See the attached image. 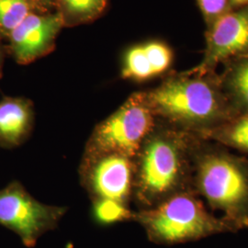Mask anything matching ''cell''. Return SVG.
Returning <instances> with one entry per match:
<instances>
[{
  "label": "cell",
  "mask_w": 248,
  "mask_h": 248,
  "mask_svg": "<svg viewBox=\"0 0 248 248\" xmlns=\"http://www.w3.org/2000/svg\"><path fill=\"white\" fill-rule=\"evenodd\" d=\"M64 248H74V245H73V243L69 242V243L66 244V246L64 247Z\"/></svg>",
  "instance_id": "cell-21"
},
{
  "label": "cell",
  "mask_w": 248,
  "mask_h": 248,
  "mask_svg": "<svg viewBox=\"0 0 248 248\" xmlns=\"http://www.w3.org/2000/svg\"><path fill=\"white\" fill-rule=\"evenodd\" d=\"M219 80L234 116L248 113V56L225 62Z\"/></svg>",
  "instance_id": "cell-12"
},
{
  "label": "cell",
  "mask_w": 248,
  "mask_h": 248,
  "mask_svg": "<svg viewBox=\"0 0 248 248\" xmlns=\"http://www.w3.org/2000/svg\"><path fill=\"white\" fill-rule=\"evenodd\" d=\"M201 62L188 71L215 73L219 64L248 56V7L229 9L207 27Z\"/></svg>",
  "instance_id": "cell-8"
},
{
  "label": "cell",
  "mask_w": 248,
  "mask_h": 248,
  "mask_svg": "<svg viewBox=\"0 0 248 248\" xmlns=\"http://www.w3.org/2000/svg\"><path fill=\"white\" fill-rule=\"evenodd\" d=\"M64 23H80L98 17L107 6L108 0H56Z\"/></svg>",
  "instance_id": "cell-14"
},
{
  "label": "cell",
  "mask_w": 248,
  "mask_h": 248,
  "mask_svg": "<svg viewBox=\"0 0 248 248\" xmlns=\"http://www.w3.org/2000/svg\"><path fill=\"white\" fill-rule=\"evenodd\" d=\"M204 139L226 148L239 151L248 156V113L236 116L205 134Z\"/></svg>",
  "instance_id": "cell-13"
},
{
  "label": "cell",
  "mask_w": 248,
  "mask_h": 248,
  "mask_svg": "<svg viewBox=\"0 0 248 248\" xmlns=\"http://www.w3.org/2000/svg\"><path fill=\"white\" fill-rule=\"evenodd\" d=\"M193 187L235 230L248 228V158L201 138L194 155Z\"/></svg>",
  "instance_id": "cell-3"
},
{
  "label": "cell",
  "mask_w": 248,
  "mask_h": 248,
  "mask_svg": "<svg viewBox=\"0 0 248 248\" xmlns=\"http://www.w3.org/2000/svg\"><path fill=\"white\" fill-rule=\"evenodd\" d=\"M134 159L119 154L84 155L82 183L94 201H113L129 206L134 187Z\"/></svg>",
  "instance_id": "cell-7"
},
{
  "label": "cell",
  "mask_w": 248,
  "mask_h": 248,
  "mask_svg": "<svg viewBox=\"0 0 248 248\" xmlns=\"http://www.w3.org/2000/svg\"><path fill=\"white\" fill-rule=\"evenodd\" d=\"M34 127V108L25 98L4 97L0 100V147L14 149L30 138Z\"/></svg>",
  "instance_id": "cell-11"
},
{
  "label": "cell",
  "mask_w": 248,
  "mask_h": 248,
  "mask_svg": "<svg viewBox=\"0 0 248 248\" xmlns=\"http://www.w3.org/2000/svg\"><path fill=\"white\" fill-rule=\"evenodd\" d=\"M145 95L158 122L202 138L235 117L217 72L169 74Z\"/></svg>",
  "instance_id": "cell-2"
},
{
  "label": "cell",
  "mask_w": 248,
  "mask_h": 248,
  "mask_svg": "<svg viewBox=\"0 0 248 248\" xmlns=\"http://www.w3.org/2000/svg\"><path fill=\"white\" fill-rule=\"evenodd\" d=\"M201 10L206 27H209L216 18L222 16L229 8V0H196Z\"/></svg>",
  "instance_id": "cell-17"
},
{
  "label": "cell",
  "mask_w": 248,
  "mask_h": 248,
  "mask_svg": "<svg viewBox=\"0 0 248 248\" xmlns=\"http://www.w3.org/2000/svg\"><path fill=\"white\" fill-rule=\"evenodd\" d=\"M31 0H0V41L10 33L31 13Z\"/></svg>",
  "instance_id": "cell-15"
},
{
  "label": "cell",
  "mask_w": 248,
  "mask_h": 248,
  "mask_svg": "<svg viewBox=\"0 0 248 248\" xmlns=\"http://www.w3.org/2000/svg\"><path fill=\"white\" fill-rule=\"evenodd\" d=\"M92 216L98 224L106 226L118 222L133 221L134 212L130 210L127 205L113 201L98 200L93 202Z\"/></svg>",
  "instance_id": "cell-16"
},
{
  "label": "cell",
  "mask_w": 248,
  "mask_h": 248,
  "mask_svg": "<svg viewBox=\"0 0 248 248\" xmlns=\"http://www.w3.org/2000/svg\"><path fill=\"white\" fill-rule=\"evenodd\" d=\"M7 53H8L7 46L2 45L1 41H0V78L3 77V67H4L5 57H6Z\"/></svg>",
  "instance_id": "cell-18"
},
{
  "label": "cell",
  "mask_w": 248,
  "mask_h": 248,
  "mask_svg": "<svg viewBox=\"0 0 248 248\" xmlns=\"http://www.w3.org/2000/svg\"><path fill=\"white\" fill-rule=\"evenodd\" d=\"M248 7V0H229L230 9H239Z\"/></svg>",
  "instance_id": "cell-19"
},
{
  "label": "cell",
  "mask_w": 248,
  "mask_h": 248,
  "mask_svg": "<svg viewBox=\"0 0 248 248\" xmlns=\"http://www.w3.org/2000/svg\"><path fill=\"white\" fill-rule=\"evenodd\" d=\"M31 2H33V1H34V0H31Z\"/></svg>",
  "instance_id": "cell-22"
},
{
  "label": "cell",
  "mask_w": 248,
  "mask_h": 248,
  "mask_svg": "<svg viewBox=\"0 0 248 248\" xmlns=\"http://www.w3.org/2000/svg\"><path fill=\"white\" fill-rule=\"evenodd\" d=\"M157 124L145 91L135 92L94 129L84 155L119 154L134 159Z\"/></svg>",
  "instance_id": "cell-5"
},
{
  "label": "cell",
  "mask_w": 248,
  "mask_h": 248,
  "mask_svg": "<svg viewBox=\"0 0 248 248\" xmlns=\"http://www.w3.org/2000/svg\"><path fill=\"white\" fill-rule=\"evenodd\" d=\"M66 207L42 203L17 180L0 189V225L18 234L26 248L58 226Z\"/></svg>",
  "instance_id": "cell-6"
},
{
  "label": "cell",
  "mask_w": 248,
  "mask_h": 248,
  "mask_svg": "<svg viewBox=\"0 0 248 248\" xmlns=\"http://www.w3.org/2000/svg\"><path fill=\"white\" fill-rule=\"evenodd\" d=\"M34 1H36V2H42L44 4H51V3L54 2L55 0H34Z\"/></svg>",
  "instance_id": "cell-20"
},
{
  "label": "cell",
  "mask_w": 248,
  "mask_h": 248,
  "mask_svg": "<svg viewBox=\"0 0 248 248\" xmlns=\"http://www.w3.org/2000/svg\"><path fill=\"white\" fill-rule=\"evenodd\" d=\"M173 60V51L165 43L152 41L135 45L124 55L122 77L135 82L154 79L169 71Z\"/></svg>",
  "instance_id": "cell-10"
},
{
  "label": "cell",
  "mask_w": 248,
  "mask_h": 248,
  "mask_svg": "<svg viewBox=\"0 0 248 248\" xmlns=\"http://www.w3.org/2000/svg\"><path fill=\"white\" fill-rule=\"evenodd\" d=\"M64 24L58 12L51 15L30 13L9 36L8 53L19 64H28L50 53Z\"/></svg>",
  "instance_id": "cell-9"
},
{
  "label": "cell",
  "mask_w": 248,
  "mask_h": 248,
  "mask_svg": "<svg viewBox=\"0 0 248 248\" xmlns=\"http://www.w3.org/2000/svg\"><path fill=\"white\" fill-rule=\"evenodd\" d=\"M133 222L142 226L150 242L162 246L235 232L222 217L210 213L195 192L180 193L153 208L134 212Z\"/></svg>",
  "instance_id": "cell-4"
},
{
  "label": "cell",
  "mask_w": 248,
  "mask_h": 248,
  "mask_svg": "<svg viewBox=\"0 0 248 248\" xmlns=\"http://www.w3.org/2000/svg\"><path fill=\"white\" fill-rule=\"evenodd\" d=\"M201 138L157 121L134 158L133 200L139 210L180 193L195 192L194 155Z\"/></svg>",
  "instance_id": "cell-1"
}]
</instances>
